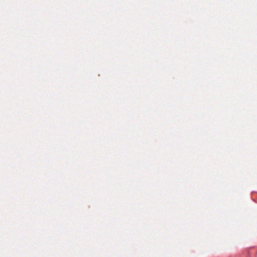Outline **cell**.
<instances>
[{
    "label": "cell",
    "mask_w": 257,
    "mask_h": 257,
    "mask_svg": "<svg viewBox=\"0 0 257 257\" xmlns=\"http://www.w3.org/2000/svg\"><path fill=\"white\" fill-rule=\"evenodd\" d=\"M256 257H257V254H256Z\"/></svg>",
    "instance_id": "obj_1"
}]
</instances>
